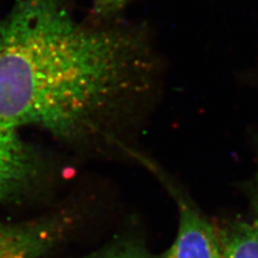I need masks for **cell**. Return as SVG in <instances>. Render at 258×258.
Segmentation results:
<instances>
[{"label":"cell","instance_id":"obj_1","mask_svg":"<svg viewBox=\"0 0 258 258\" xmlns=\"http://www.w3.org/2000/svg\"><path fill=\"white\" fill-rule=\"evenodd\" d=\"M147 27L81 18L75 0H11L0 19V124L67 142L111 138L151 95Z\"/></svg>","mask_w":258,"mask_h":258},{"label":"cell","instance_id":"obj_2","mask_svg":"<svg viewBox=\"0 0 258 258\" xmlns=\"http://www.w3.org/2000/svg\"><path fill=\"white\" fill-rule=\"evenodd\" d=\"M43 173L41 157L20 131L0 124V205L25 197Z\"/></svg>","mask_w":258,"mask_h":258},{"label":"cell","instance_id":"obj_3","mask_svg":"<svg viewBox=\"0 0 258 258\" xmlns=\"http://www.w3.org/2000/svg\"><path fill=\"white\" fill-rule=\"evenodd\" d=\"M74 221L66 213L21 222H0V258H41L67 237Z\"/></svg>","mask_w":258,"mask_h":258},{"label":"cell","instance_id":"obj_4","mask_svg":"<svg viewBox=\"0 0 258 258\" xmlns=\"http://www.w3.org/2000/svg\"><path fill=\"white\" fill-rule=\"evenodd\" d=\"M179 210L176 235L159 258H223L219 233L191 200L168 183Z\"/></svg>","mask_w":258,"mask_h":258},{"label":"cell","instance_id":"obj_5","mask_svg":"<svg viewBox=\"0 0 258 258\" xmlns=\"http://www.w3.org/2000/svg\"><path fill=\"white\" fill-rule=\"evenodd\" d=\"M217 233L223 258H258V219L232 222Z\"/></svg>","mask_w":258,"mask_h":258},{"label":"cell","instance_id":"obj_6","mask_svg":"<svg viewBox=\"0 0 258 258\" xmlns=\"http://www.w3.org/2000/svg\"><path fill=\"white\" fill-rule=\"evenodd\" d=\"M85 258H155L141 241L132 237H123L110 242Z\"/></svg>","mask_w":258,"mask_h":258},{"label":"cell","instance_id":"obj_7","mask_svg":"<svg viewBox=\"0 0 258 258\" xmlns=\"http://www.w3.org/2000/svg\"><path fill=\"white\" fill-rule=\"evenodd\" d=\"M132 2L133 0H92L88 15L98 21L118 18L120 12Z\"/></svg>","mask_w":258,"mask_h":258},{"label":"cell","instance_id":"obj_8","mask_svg":"<svg viewBox=\"0 0 258 258\" xmlns=\"http://www.w3.org/2000/svg\"><path fill=\"white\" fill-rule=\"evenodd\" d=\"M251 197H252V204H253V207H254V210L257 214V219H258V165H257V170L255 173L254 181L252 184Z\"/></svg>","mask_w":258,"mask_h":258}]
</instances>
